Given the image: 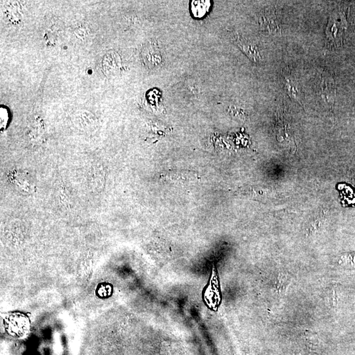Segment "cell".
Returning <instances> with one entry per match:
<instances>
[{
	"label": "cell",
	"mask_w": 355,
	"mask_h": 355,
	"mask_svg": "<svg viewBox=\"0 0 355 355\" xmlns=\"http://www.w3.org/2000/svg\"><path fill=\"white\" fill-rule=\"evenodd\" d=\"M347 29V21L343 10H335L330 15L326 35L331 46L339 48L343 44V36Z\"/></svg>",
	"instance_id": "6da1fadb"
},
{
	"label": "cell",
	"mask_w": 355,
	"mask_h": 355,
	"mask_svg": "<svg viewBox=\"0 0 355 355\" xmlns=\"http://www.w3.org/2000/svg\"><path fill=\"white\" fill-rule=\"evenodd\" d=\"M317 93L324 103L331 106L334 103L335 88L332 78L326 72L319 74L316 84Z\"/></svg>",
	"instance_id": "7a4b0ae2"
},
{
	"label": "cell",
	"mask_w": 355,
	"mask_h": 355,
	"mask_svg": "<svg viewBox=\"0 0 355 355\" xmlns=\"http://www.w3.org/2000/svg\"><path fill=\"white\" fill-rule=\"evenodd\" d=\"M233 40L251 60L256 63L262 62L263 57L261 56L260 50L254 42L239 35L233 36Z\"/></svg>",
	"instance_id": "3957f363"
},
{
	"label": "cell",
	"mask_w": 355,
	"mask_h": 355,
	"mask_svg": "<svg viewBox=\"0 0 355 355\" xmlns=\"http://www.w3.org/2000/svg\"><path fill=\"white\" fill-rule=\"evenodd\" d=\"M282 81L285 90H286L289 96L295 101L303 105L304 94L300 83L297 78L291 74L283 73Z\"/></svg>",
	"instance_id": "277c9868"
},
{
	"label": "cell",
	"mask_w": 355,
	"mask_h": 355,
	"mask_svg": "<svg viewBox=\"0 0 355 355\" xmlns=\"http://www.w3.org/2000/svg\"><path fill=\"white\" fill-rule=\"evenodd\" d=\"M259 23L261 29L270 34L280 33V27L278 19L273 8L263 11L259 18Z\"/></svg>",
	"instance_id": "5b68a950"
},
{
	"label": "cell",
	"mask_w": 355,
	"mask_h": 355,
	"mask_svg": "<svg viewBox=\"0 0 355 355\" xmlns=\"http://www.w3.org/2000/svg\"><path fill=\"white\" fill-rule=\"evenodd\" d=\"M8 326L9 327L10 331L15 333H21L24 332L27 328V322L25 317L20 315L11 316L8 321Z\"/></svg>",
	"instance_id": "8992f818"
},
{
	"label": "cell",
	"mask_w": 355,
	"mask_h": 355,
	"mask_svg": "<svg viewBox=\"0 0 355 355\" xmlns=\"http://www.w3.org/2000/svg\"><path fill=\"white\" fill-rule=\"evenodd\" d=\"M210 8V1L191 2V10L195 18H203L209 12Z\"/></svg>",
	"instance_id": "52a82bcc"
},
{
	"label": "cell",
	"mask_w": 355,
	"mask_h": 355,
	"mask_svg": "<svg viewBox=\"0 0 355 355\" xmlns=\"http://www.w3.org/2000/svg\"><path fill=\"white\" fill-rule=\"evenodd\" d=\"M168 179L174 180H177V181H191L194 179L195 176H193V174L190 173V172H177V173H169L167 176Z\"/></svg>",
	"instance_id": "ba28073f"
}]
</instances>
